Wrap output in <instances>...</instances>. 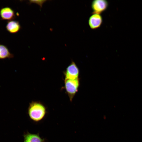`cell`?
Listing matches in <instances>:
<instances>
[{
  "mask_svg": "<svg viewBox=\"0 0 142 142\" xmlns=\"http://www.w3.org/2000/svg\"><path fill=\"white\" fill-rule=\"evenodd\" d=\"M47 113L46 107L40 102L33 101L29 103L28 114L30 118L33 121L38 122L41 121Z\"/></svg>",
  "mask_w": 142,
  "mask_h": 142,
  "instance_id": "1",
  "label": "cell"
},
{
  "mask_svg": "<svg viewBox=\"0 0 142 142\" xmlns=\"http://www.w3.org/2000/svg\"><path fill=\"white\" fill-rule=\"evenodd\" d=\"M80 85L79 78L64 80V89L70 102L72 101L77 92Z\"/></svg>",
  "mask_w": 142,
  "mask_h": 142,
  "instance_id": "2",
  "label": "cell"
},
{
  "mask_svg": "<svg viewBox=\"0 0 142 142\" xmlns=\"http://www.w3.org/2000/svg\"><path fill=\"white\" fill-rule=\"evenodd\" d=\"M79 73L78 67L74 62L72 61L63 72L64 80L79 78Z\"/></svg>",
  "mask_w": 142,
  "mask_h": 142,
  "instance_id": "3",
  "label": "cell"
},
{
  "mask_svg": "<svg viewBox=\"0 0 142 142\" xmlns=\"http://www.w3.org/2000/svg\"><path fill=\"white\" fill-rule=\"evenodd\" d=\"M109 3L106 0H94L91 3L92 13L100 14L108 8Z\"/></svg>",
  "mask_w": 142,
  "mask_h": 142,
  "instance_id": "4",
  "label": "cell"
},
{
  "mask_svg": "<svg viewBox=\"0 0 142 142\" xmlns=\"http://www.w3.org/2000/svg\"><path fill=\"white\" fill-rule=\"evenodd\" d=\"M88 20V24L90 28L96 29L100 28L103 22V18L100 14L92 13Z\"/></svg>",
  "mask_w": 142,
  "mask_h": 142,
  "instance_id": "5",
  "label": "cell"
},
{
  "mask_svg": "<svg viewBox=\"0 0 142 142\" xmlns=\"http://www.w3.org/2000/svg\"><path fill=\"white\" fill-rule=\"evenodd\" d=\"M0 16L1 20L7 21L13 20L16 18L14 11L12 8L8 6L1 8Z\"/></svg>",
  "mask_w": 142,
  "mask_h": 142,
  "instance_id": "6",
  "label": "cell"
},
{
  "mask_svg": "<svg viewBox=\"0 0 142 142\" xmlns=\"http://www.w3.org/2000/svg\"><path fill=\"white\" fill-rule=\"evenodd\" d=\"M21 28L19 22L14 20L7 21L6 26V30L11 34L17 33L20 30Z\"/></svg>",
  "mask_w": 142,
  "mask_h": 142,
  "instance_id": "7",
  "label": "cell"
},
{
  "mask_svg": "<svg viewBox=\"0 0 142 142\" xmlns=\"http://www.w3.org/2000/svg\"><path fill=\"white\" fill-rule=\"evenodd\" d=\"M23 142H45L44 139L42 138L38 134H32L28 132L23 135Z\"/></svg>",
  "mask_w": 142,
  "mask_h": 142,
  "instance_id": "8",
  "label": "cell"
},
{
  "mask_svg": "<svg viewBox=\"0 0 142 142\" xmlns=\"http://www.w3.org/2000/svg\"><path fill=\"white\" fill-rule=\"evenodd\" d=\"M13 54L11 53L7 47L0 43V59H4L13 58Z\"/></svg>",
  "mask_w": 142,
  "mask_h": 142,
  "instance_id": "9",
  "label": "cell"
},
{
  "mask_svg": "<svg viewBox=\"0 0 142 142\" xmlns=\"http://www.w3.org/2000/svg\"><path fill=\"white\" fill-rule=\"evenodd\" d=\"M47 1L46 0H29V4L32 3L36 4L39 6L40 8H41L43 4Z\"/></svg>",
  "mask_w": 142,
  "mask_h": 142,
  "instance_id": "10",
  "label": "cell"
}]
</instances>
